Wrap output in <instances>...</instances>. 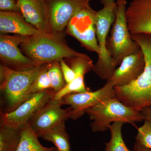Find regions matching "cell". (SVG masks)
<instances>
[{
    "instance_id": "obj_14",
    "label": "cell",
    "mask_w": 151,
    "mask_h": 151,
    "mask_svg": "<svg viewBox=\"0 0 151 151\" xmlns=\"http://www.w3.org/2000/svg\"><path fill=\"white\" fill-rule=\"evenodd\" d=\"M126 15L131 35L151 34V0H132Z\"/></svg>"
},
{
    "instance_id": "obj_6",
    "label": "cell",
    "mask_w": 151,
    "mask_h": 151,
    "mask_svg": "<svg viewBox=\"0 0 151 151\" xmlns=\"http://www.w3.org/2000/svg\"><path fill=\"white\" fill-rule=\"evenodd\" d=\"M116 10V3H111L104 5L96 14V35L100 53L93 70L101 79L106 81L112 76L117 66L107 48L108 33L115 21Z\"/></svg>"
},
{
    "instance_id": "obj_12",
    "label": "cell",
    "mask_w": 151,
    "mask_h": 151,
    "mask_svg": "<svg viewBox=\"0 0 151 151\" xmlns=\"http://www.w3.org/2000/svg\"><path fill=\"white\" fill-rule=\"evenodd\" d=\"M62 106L60 102L51 99L30 119L29 124L38 137H42L52 128L70 119V108L63 109Z\"/></svg>"
},
{
    "instance_id": "obj_22",
    "label": "cell",
    "mask_w": 151,
    "mask_h": 151,
    "mask_svg": "<svg viewBox=\"0 0 151 151\" xmlns=\"http://www.w3.org/2000/svg\"><path fill=\"white\" fill-rule=\"evenodd\" d=\"M47 73L55 93L61 90L66 85L60 62L47 63Z\"/></svg>"
},
{
    "instance_id": "obj_19",
    "label": "cell",
    "mask_w": 151,
    "mask_h": 151,
    "mask_svg": "<svg viewBox=\"0 0 151 151\" xmlns=\"http://www.w3.org/2000/svg\"><path fill=\"white\" fill-rule=\"evenodd\" d=\"M22 128L1 124L0 151H16L21 137Z\"/></svg>"
},
{
    "instance_id": "obj_16",
    "label": "cell",
    "mask_w": 151,
    "mask_h": 151,
    "mask_svg": "<svg viewBox=\"0 0 151 151\" xmlns=\"http://www.w3.org/2000/svg\"><path fill=\"white\" fill-rule=\"evenodd\" d=\"M1 34H14L24 37L40 34V32L28 22L21 12H0Z\"/></svg>"
},
{
    "instance_id": "obj_7",
    "label": "cell",
    "mask_w": 151,
    "mask_h": 151,
    "mask_svg": "<svg viewBox=\"0 0 151 151\" xmlns=\"http://www.w3.org/2000/svg\"><path fill=\"white\" fill-rule=\"evenodd\" d=\"M97 12L89 5L81 9L70 19L66 31L68 34L76 39L82 46L98 55L100 48L96 35Z\"/></svg>"
},
{
    "instance_id": "obj_17",
    "label": "cell",
    "mask_w": 151,
    "mask_h": 151,
    "mask_svg": "<svg viewBox=\"0 0 151 151\" xmlns=\"http://www.w3.org/2000/svg\"><path fill=\"white\" fill-rule=\"evenodd\" d=\"M38 137L28 123L22 127L21 137L16 151H56L55 147H47L40 142Z\"/></svg>"
},
{
    "instance_id": "obj_9",
    "label": "cell",
    "mask_w": 151,
    "mask_h": 151,
    "mask_svg": "<svg viewBox=\"0 0 151 151\" xmlns=\"http://www.w3.org/2000/svg\"><path fill=\"white\" fill-rule=\"evenodd\" d=\"M52 90L33 94L12 112L1 113V124L22 128L32 116L48 103L55 94Z\"/></svg>"
},
{
    "instance_id": "obj_13",
    "label": "cell",
    "mask_w": 151,
    "mask_h": 151,
    "mask_svg": "<svg viewBox=\"0 0 151 151\" xmlns=\"http://www.w3.org/2000/svg\"><path fill=\"white\" fill-rule=\"evenodd\" d=\"M145 61L142 50L122 60L106 83L113 87L124 86L137 79L145 69Z\"/></svg>"
},
{
    "instance_id": "obj_25",
    "label": "cell",
    "mask_w": 151,
    "mask_h": 151,
    "mask_svg": "<svg viewBox=\"0 0 151 151\" xmlns=\"http://www.w3.org/2000/svg\"><path fill=\"white\" fill-rule=\"evenodd\" d=\"M0 9L4 12H20L17 0H0Z\"/></svg>"
},
{
    "instance_id": "obj_29",
    "label": "cell",
    "mask_w": 151,
    "mask_h": 151,
    "mask_svg": "<svg viewBox=\"0 0 151 151\" xmlns=\"http://www.w3.org/2000/svg\"><path fill=\"white\" fill-rule=\"evenodd\" d=\"M81 1H83L84 2L89 4V1H90V0H81Z\"/></svg>"
},
{
    "instance_id": "obj_11",
    "label": "cell",
    "mask_w": 151,
    "mask_h": 151,
    "mask_svg": "<svg viewBox=\"0 0 151 151\" xmlns=\"http://www.w3.org/2000/svg\"><path fill=\"white\" fill-rule=\"evenodd\" d=\"M25 37L17 35L1 34L0 58L2 64L17 70H31L37 66L19 47Z\"/></svg>"
},
{
    "instance_id": "obj_3",
    "label": "cell",
    "mask_w": 151,
    "mask_h": 151,
    "mask_svg": "<svg viewBox=\"0 0 151 151\" xmlns=\"http://www.w3.org/2000/svg\"><path fill=\"white\" fill-rule=\"evenodd\" d=\"M42 65L31 70H17L1 64L0 90L4 109L1 113L12 112L26 100V94Z\"/></svg>"
},
{
    "instance_id": "obj_26",
    "label": "cell",
    "mask_w": 151,
    "mask_h": 151,
    "mask_svg": "<svg viewBox=\"0 0 151 151\" xmlns=\"http://www.w3.org/2000/svg\"><path fill=\"white\" fill-rule=\"evenodd\" d=\"M143 116L144 120H148L151 121V108L147 107L144 108L141 111Z\"/></svg>"
},
{
    "instance_id": "obj_8",
    "label": "cell",
    "mask_w": 151,
    "mask_h": 151,
    "mask_svg": "<svg viewBox=\"0 0 151 151\" xmlns=\"http://www.w3.org/2000/svg\"><path fill=\"white\" fill-rule=\"evenodd\" d=\"M50 27L54 34L59 35L67 27L72 17L89 5L81 0H43Z\"/></svg>"
},
{
    "instance_id": "obj_2",
    "label": "cell",
    "mask_w": 151,
    "mask_h": 151,
    "mask_svg": "<svg viewBox=\"0 0 151 151\" xmlns=\"http://www.w3.org/2000/svg\"><path fill=\"white\" fill-rule=\"evenodd\" d=\"M19 47L36 66L59 62L62 59H69L84 54L68 46L59 35L40 34L25 37Z\"/></svg>"
},
{
    "instance_id": "obj_15",
    "label": "cell",
    "mask_w": 151,
    "mask_h": 151,
    "mask_svg": "<svg viewBox=\"0 0 151 151\" xmlns=\"http://www.w3.org/2000/svg\"><path fill=\"white\" fill-rule=\"evenodd\" d=\"M17 4L25 19L41 33L54 34L50 27L43 0H17Z\"/></svg>"
},
{
    "instance_id": "obj_4",
    "label": "cell",
    "mask_w": 151,
    "mask_h": 151,
    "mask_svg": "<svg viewBox=\"0 0 151 151\" xmlns=\"http://www.w3.org/2000/svg\"><path fill=\"white\" fill-rule=\"evenodd\" d=\"M90 120L92 132H105L112 122H122L134 124L144 121L140 111L124 105L116 97H112L94 105L86 111Z\"/></svg>"
},
{
    "instance_id": "obj_18",
    "label": "cell",
    "mask_w": 151,
    "mask_h": 151,
    "mask_svg": "<svg viewBox=\"0 0 151 151\" xmlns=\"http://www.w3.org/2000/svg\"><path fill=\"white\" fill-rule=\"evenodd\" d=\"M65 122H61L52 128L42 137L45 140L53 143L58 151H70L69 137Z\"/></svg>"
},
{
    "instance_id": "obj_21",
    "label": "cell",
    "mask_w": 151,
    "mask_h": 151,
    "mask_svg": "<svg viewBox=\"0 0 151 151\" xmlns=\"http://www.w3.org/2000/svg\"><path fill=\"white\" fill-rule=\"evenodd\" d=\"M50 90L52 89L47 73V63L42 66L37 75L30 86L27 93L26 100L33 94Z\"/></svg>"
},
{
    "instance_id": "obj_1",
    "label": "cell",
    "mask_w": 151,
    "mask_h": 151,
    "mask_svg": "<svg viewBox=\"0 0 151 151\" xmlns=\"http://www.w3.org/2000/svg\"><path fill=\"white\" fill-rule=\"evenodd\" d=\"M131 36L144 53L145 69L135 81L125 86H115L114 89L119 101L141 112L144 108H151V34L142 33Z\"/></svg>"
},
{
    "instance_id": "obj_27",
    "label": "cell",
    "mask_w": 151,
    "mask_h": 151,
    "mask_svg": "<svg viewBox=\"0 0 151 151\" xmlns=\"http://www.w3.org/2000/svg\"><path fill=\"white\" fill-rule=\"evenodd\" d=\"M132 151H151V149L148 148L136 141L134 146V150Z\"/></svg>"
},
{
    "instance_id": "obj_24",
    "label": "cell",
    "mask_w": 151,
    "mask_h": 151,
    "mask_svg": "<svg viewBox=\"0 0 151 151\" xmlns=\"http://www.w3.org/2000/svg\"><path fill=\"white\" fill-rule=\"evenodd\" d=\"M60 67L66 84L70 83L74 80L76 74L73 69L65 63L64 59L60 60Z\"/></svg>"
},
{
    "instance_id": "obj_23",
    "label": "cell",
    "mask_w": 151,
    "mask_h": 151,
    "mask_svg": "<svg viewBox=\"0 0 151 151\" xmlns=\"http://www.w3.org/2000/svg\"><path fill=\"white\" fill-rule=\"evenodd\" d=\"M144 121V124L138 129L136 141L146 147L151 149V121Z\"/></svg>"
},
{
    "instance_id": "obj_20",
    "label": "cell",
    "mask_w": 151,
    "mask_h": 151,
    "mask_svg": "<svg viewBox=\"0 0 151 151\" xmlns=\"http://www.w3.org/2000/svg\"><path fill=\"white\" fill-rule=\"evenodd\" d=\"M124 122H117L109 126L111 132V139L108 143H105V151H132L127 148L122 137V129L125 124Z\"/></svg>"
},
{
    "instance_id": "obj_28",
    "label": "cell",
    "mask_w": 151,
    "mask_h": 151,
    "mask_svg": "<svg viewBox=\"0 0 151 151\" xmlns=\"http://www.w3.org/2000/svg\"><path fill=\"white\" fill-rule=\"evenodd\" d=\"M101 2L103 5L107 4H111V3H115V0H100Z\"/></svg>"
},
{
    "instance_id": "obj_30",
    "label": "cell",
    "mask_w": 151,
    "mask_h": 151,
    "mask_svg": "<svg viewBox=\"0 0 151 151\" xmlns=\"http://www.w3.org/2000/svg\"><path fill=\"white\" fill-rule=\"evenodd\" d=\"M58 151V150H57V151Z\"/></svg>"
},
{
    "instance_id": "obj_10",
    "label": "cell",
    "mask_w": 151,
    "mask_h": 151,
    "mask_svg": "<svg viewBox=\"0 0 151 151\" xmlns=\"http://www.w3.org/2000/svg\"><path fill=\"white\" fill-rule=\"evenodd\" d=\"M116 97L114 87L107 83L102 88L94 92L72 93L62 98L61 105H69L70 119L76 121L81 118L87 109L104 100Z\"/></svg>"
},
{
    "instance_id": "obj_5",
    "label": "cell",
    "mask_w": 151,
    "mask_h": 151,
    "mask_svg": "<svg viewBox=\"0 0 151 151\" xmlns=\"http://www.w3.org/2000/svg\"><path fill=\"white\" fill-rule=\"evenodd\" d=\"M116 18L108 37L107 48L116 66L121 64L126 57L140 50L137 43L132 39L126 18L127 0H116Z\"/></svg>"
}]
</instances>
